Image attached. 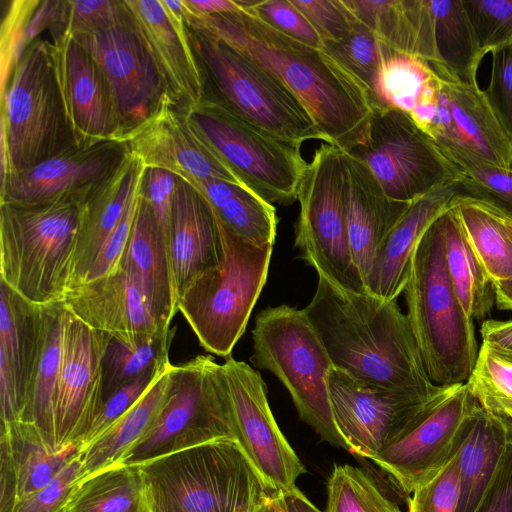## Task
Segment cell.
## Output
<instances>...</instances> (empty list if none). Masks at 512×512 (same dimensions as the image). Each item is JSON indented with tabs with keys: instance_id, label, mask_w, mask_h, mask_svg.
I'll list each match as a JSON object with an SVG mask.
<instances>
[{
	"instance_id": "6da1fadb",
	"label": "cell",
	"mask_w": 512,
	"mask_h": 512,
	"mask_svg": "<svg viewBox=\"0 0 512 512\" xmlns=\"http://www.w3.org/2000/svg\"><path fill=\"white\" fill-rule=\"evenodd\" d=\"M183 13L190 30L228 43L278 78L307 108L327 144L349 152L365 140L372 113L368 93L324 49L286 36L242 8L199 15L183 5Z\"/></svg>"
},
{
	"instance_id": "7a4b0ae2",
	"label": "cell",
	"mask_w": 512,
	"mask_h": 512,
	"mask_svg": "<svg viewBox=\"0 0 512 512\" xmlns=\"http://www.w3.org/2000/svg\"><path fill=\"white\" fill-rule=\"evenodd\" d=\"M302 310L333 366L355 379L422 401L447 388L431 381L407 314L396 300L347 291L319 276Z\"/></svg>"
},
{
	"instance_id": "3957f363",
	"label": "cell",
	"mask_w": 512,
	"mask_h": 512,
	"mask_svg": "<svg viewBox=\"0 0 512 512\" xmlns=\"http://www.w3.org/2000/svg\"><path fill=\"white\" fill-rule=\"evenodd\" d=\"M407 317L431 381L439 387L467 383L479 348L474 321L452 285L438 218L420 240L404 288Z\"/></svg>"
},
{
	"instance_id": "277c9868",
	"label": "cell",
	"mask_w": 512,
	"mask_h": 512,
	"mask_svg": "<svg viewBox=\"0 0 512 512\" xmlns=\"http://www.w3.org/2000/svg\"><path fill=\"white\" fill-rule=\"evenodd\" d=\"M140 467L149 503L163 512H253L279 491L232 439L187 448Z\"/></svg>"
},
{
	"instance_id": "5b68a950",
	"label": "cell",
	"mask_w": 512,
	"mask_h": 512,
	"mask_svg": "<svg viewBox=\"0 0 512 512\" xmlns=\"http://www.w3.org/2000/svg\"><path fill=\"white\" fill-rule=\"evenodd\" d=\"M1 181L77 148L51 52L36 39L24 50L1 98Z\"/></svg>"
},
{
	"instance_id": "8992f818",
	"label": "cell",
	"mask_w": 512,
	"mask_h": 512,
	"mask_svg": "<svg viewBox=\"0 0 512 512\" xmlns=\"http://www.w3.org/2000/svg\"><path fill=\"white\" fill-rule=\"evenodd\" d=\"M78 224L76 205L0 203V281L33 304L63 302Z\"/></svg>"
},
{
	"instance_id": "52a82bcc",
	"label": "cell",
	"mask_w": 512,
	"mask_h": 512,
	"mask_svg": "<svg viewBox=\"0 0 512 512\" xmlns=\"http://www.w3.org/2000/svg\"><path fill=\"white\" fill-rule=\"evenodd\" d=\"M189 31L205 98L284 141L326 143L307 108L278 78L228 43Z\"/></svg>"
},
{
	"instance_id": "ba28073f",
	"label": "cell",
	"mask_w": 512,
	"mask_h": 512,
	"mask_svg": "<svg viewBox=\"0 0 512 512\" xmlns=\"http://www.w3.org/2000/svg\"><path fill=\"white\" fill-rule=\"evenodd\" d=\"M215 220L222 260L185 288L177 308L201 346L226 358L245 332L266 283L273 245L253 244Z\"/></svg>"
},
{
	"instance_id": "9c48e42d",
	"label": "cell",
	"mask_w": 512,
	"mask_h": 512,
	"mask_svg": "<svg viewBox=\"0 0 512 512\" xmlns=\"http://www.w3.org/2000/svg\"><path fill=\"white\" fill-rule=\"evenodd\" d=\"M252 364L288 390L300 418L324 440L348 451L331 407L333 363L303 310L282 304L262 310L252 330Z\"/></svg>"
},
{
	"instance_id": "30bf717a",
	"label": "cell",
	"mask_w": 512,
	"mask_h": 512,
	"mask_svg": "<svg viewBox=\"0 0 512 512\" xmlns=\"http://www.w3.org/2000/svg\"><path fill=\"white\" fill-rule=\"evenodd\" d=\"M295 246L302 259L336 286L366 291L351 249L346 211L343 151L330 144L315 150L300 182Z\"/></svg>"
},
{
	"instance_id": "8fae6325",
	"label": "cell",
	"mask_w": 512,
	"mask_h": 512,
	"mask_svg": "<svg viewBox=\"0 0 512 512\" xmlns=\"http://www.w3.org/2000/svg\"><path fill=\"white\" fill-rule=\"evenodd\" d=\"M221 439L235 440L221 364L198 355L174 365L165 404L120 463L143 465Z\"/></svg>"
},
{
	"instance_id": "7c38bea8",
	"label": "cell",
	"mask_w": 512,
	"mask_h": 512,
	"mask_svg": "<svg viewBox=\"0 0 512 512\" xmlns=\"http://www.w3.org/2000/svg\"><path fill=\"white\" fill-rule=\"evenodd\" d=\"M182 110L242 184L272 205L297 200L308 165L301 145L279 139L205 97Z\"/></svg>"
},
{
	"instance_id": "4fadbf2b",
	"label": "cell",
	"mask_w": 512,
	"mask_h": 512,
	"mask_svg": "<svg viewBox=\"0 0 512 512\" xmlns=\"http://www.w3.org/2000/svg\"><path fill=\"white\" fill-rule=\"evenodd\" d=\"M348 153L395 201L412 202L459 176L433 139L397 108H372L365 140Z\"/></svg>"
},
{
	"instance_id": "5bb4252c",
	"label": "cell",
	"mask_w": 512,
	"mask_h": 512,
	"mask_svg": "<svg viewBox=\"0 0 512 512\" xmlns=\"http://www.w3.org/2000/svg\"><path fill=\"white\" fill-rule=\"evenodd\" d=\"M409 115L444 155L457 154L512 170V143L477 82H459L433 69Z\"/></svg>"
},
{
	"instance_id": "9a60e30c",
	"label": "cell",
	"mask_w": 512,
	"mask_h": 512,
	"mask_svg": "<svg viewBox=\"0 0 512 512\" xmlns=\"http://www.w3.org/2000/svg\"><path fill=\"white\" fill-rule=\"evenodd\" d=\"M475 404L466 383L445 388L401 436L370 460L405 493H413L460 450Z\"/></svg>"
},
{
	"instance_id": "2e32d148",
	"label": "cell",
	"mask_w": 512,
	"mask_h": 512,
	"mask_svg": "<svg viewBox=\"0 0 512 512\" xmlns=\"http://www.w3.org/2000/svg\"><path fill=\"white\" fill-rule=\"evenodd\" d=\"M221 369L235 440L272 488H295L306 470L277 425L261 375L231 355Z\"/></svg>"
},
{
	"instance_id": "e0dca14e",
	"label": "cell",
	"mask_w": 512,
	"mask_h": 512,
	"mask_svg": "<svg viewBox=\"0 0 512 512\" xmlns=\"http://www.w3.org/2000/svg\"><path fill=\"white\" fill-rule=\"evenodd\" d=\"M328 386L333 417L348 451L368 459L401 436L433 400L365 384L334 366Z\"/></svg>"
},
{
	"instance_id": "ac0fdd59",
	"label": "cell",
	"mask_w": 512,
	"mask_h": 512,
	"mask_svg": "<svg viewBox=\"0 0 512 512\" xmlns=\"http://www.w3.org/2000/svg\"><path fill=\"white\" fill-rule=\"evenodd\" d=\"M111 335L89 327L64 305L55 397L56 446L80 444L103 403L102 360Z\"/></svg>"
},
{
	"instance_id": "d6986e66",
	"label": "cell",
	"mask_w": 512,
	"mask_h": 512,
	"mask_svg": "<svg viewBox=\"0 0 512 512\" xmlns=\"http://www.w3.org/2000/svg\"><path fill=\"white\" fill-rule=\"evenodd\" d=\"M128 151L119 141L75 148L0 182V203L24 207L80 206L121 164Z\"/></svg>"
},
{
	"instance_id": "ffe728a7",
	"label": "cell",
	"mask_w": 512,
	"mask_h": 512,
	"mask_svg": "<svg viewBox=\"0 0 512 512\" xmlns=\"http://www.w3.org/2000/svg\"><path fill=\"white\" fill-rule=\"evenodd\" d=\"M74 38L101 69L124 136L143 122L167 94L155 64L128 16L123 24Z\"/></svg>"
},
{
	"instance_id": "44dd1931",
	"label": "cell",
	"mask_w": 512,
	"mask_h": 512,
	"mask_svg": "<svg viewBox=\"0 0 512 512\" xmlns=\"http://www.w3.org/2000/svg\"><path fill=\"white\" fill-rule=\"evenodd\" d=\"M120 142L145 168L169 171L185 182L217 179L241 183L168 94Z\"/></svg>"
},
{
	"instance_id": "7402d4cb",
	"label": "cell",
	"mask_w": 512,
	"mask_h": 512,
	"mask_svg": "<svg viewBox=\"0 0 512 512\" xmlns=\"http://www.w3.org/2000/svg\"><path fill=\"white\" fill-rule=\"evenodd\" d=\"M129 23L148 51L169 97L181 108L205 94L181 0H123Z\"/></svg>"
},
{
	"instance_id": "603a6c76",
	"label": "cell",
	"mask_w": 512,
	"mask_h": 512,
	"mask_svg": "<svg viewBox=\"0 0 512 512\" xmlns=\"http://www.w3.org/2000/svg\"><path fill=\"white\" fill-rule=\"evenodd\" d=\"M52 37L56 79L77 148L120 141L121 124L98 64L74 37L66 34Z\"/></svg>"
},
{
	"instance_id": "cb8c5ba5",
	"label": "cell",
	"mask_w": 512,
	"mask_h": 512,
	"mask_svg": "<svg viewBox=\"0 0 512 512\" xmlns=\"http://www.w3.org/2000/svg\"><path fill=\"white\" fill-rule=\"evenodd\" d=\"M43 305L33 304L0 281V419L19 421L37 371Z\"/></svg>"
},
{
	"instance_id": "d4e9b609",
	"label": "cell",
	"mask_w": 512,
	"mask_h": 512,
	"mask_svg": "<svg viewBox=\"0 0 512 512\" xmlns=\"http://www.w3.org/2000/svg\"><path fill=\"white\" fill-rule=\"evenodd\" d=\"M168 255L176 303L185 288L199 275L218 266L223 256L211 208L179 177L172 203Z\"/></svg>"
},
{
	"instance_id": "484cf974",
	"label": "cell",
	"mask_w": 512,
	"mask_h": 512,
	"mask_svg": "<svg viewBox=\"0 0 512 512\" xmlns=\"http://www.w3.org/2000/svg\"><path fill=\"white\" fill-rule=\"evenodd\" d=\"M63 303L89 327L112 336L165 329L136 282L121 269L70 287Z\"/></svg>"
},
{
	"instance_id": "4316f807",
	"label": "cell",
	"mask_w": 512,
	"mask_h": 512,
	"mask_svg": "<svg viewBox=\"0 0 512 512\" xmlns=\"http://www.w3.org/2000/svg\"><path fill=\"white\" fill-rule=\"evenodd\" d=\"M458 195L463 191L457 179L411 202L377 252L365 281L368 293L387 301L397 300L409 279L420 240Z\"/></svg>"
},
{
	"instance_id": "83f0119b",
	"label": "cell",
	"mask_w": 512,
	"mask_h": 512,
	"mask_svg": "<svg viewBox=\"0 0 512 512\" xmlns=\"http://www.w3.org/2000/svg\"><path fill=\"white\" fill-rule=\"evenodd\" d=\"M79 452L76 445L54 450L31 423L1 425L0 512L45 487Z\"/></svg>"
},
{
	"instance_id": "f1b7e54d",
	"label": "cell",
	"mask_w": 512,
	"mask_h": 512,
	"mask_svg": "<svg viewBox=\"0 0 512 512\" xmlns=\"http://www.w3.org/2000/svg\"><path fill=\"white\" fill-rule=\"evenodd\" d=\"M343 161L349 239L365 284L382 242L411 202L387 197L368 167L350 153L343 151Z\"/></svg>"
},
{
	"instance_id": "f546056e",
	"label": "cell",
	"mask_w": 512,
	"mask_h": 512,
	"mask_svg": "<svg viewBox=\"0 0 512 512\" xmlns=\"http://www.w3.org/2000/svg\"><path fill=\"white\" fill-rule=\"evenodd\" d=\"M145 169L128 152L118 168L79 206L69 288L86 280L105 242L120 221L134 186Z\"/></svg>"
},
{
	"instance_id": "4dcf8cb0",
	"label": "cell",
	"mask_w": 512,
	"mask_h": 512,
	"mask_svg": "<svg viewBox=\"0 0 512 512\" xmlns=\"http://www.w3.org/2000/svg\"><path fill=\"white\" fill-rule=\"evenodd\" d=\"M118 269L125 271L136 282L161 326L170 328L178 308L168 247L151 206L142 196V190Z\"/></svg>"
},
{
	"instance_id": "1f68e13d",
	"label": "cell",
	"mask_w": 512,
	"mask_h": 512,
	"mask_svg": "<svg viewBox=\"0 0 512 512\" xmlns=\"http://www.w3.org/2000/svg\"><path fill=\"white\" fill-rule=\"evenodd\" d=\"M356 19L389 48L439 64L428 0H343Z\"/></svg>"
},
{
	"instance_id": "d6a6232c",
	"label": "cell",
	"mask_w": 512,
	"mask_h": 512,
	"mask_svg": "<svg viewBox=\"0 0 512 512\" xmlns=\"http://www.w3.org/2000/svg\"><path fill=\"white\" fill-rule=\"evenodd\" d=\"M512 435V426L476 401L458 454L460 496L457 512H475L490 485Z\"/></svg>"
},
{
	"instance_id": "836d02e7",
	"label": "cell",
	"mask_w": 512,
	"mask_h": 512,
	"mask_svg": "<svg viewBox=\"0 0 512 512\" xmlns=\"http://www.w3.org/2000/svg\"><path fill=\"white\" fill-rule=\"evenodd\" d=\"M207 202L216 219L234 234L256 245H274L275 207L242 183L217 179L186 182Z\"/></svg>"
},
{
	"instance_id": "e575fe53",
	"label": "cell",
	"mask_w": 512,
	"mask_h": 512,
	"mask_svg": "<svg viewBox=\"0 0 512 512\" xmlns=\"http://www.w3.org/2000/svg\"><path fill=\"white\" fill-rule=\"evenodd\" d=\"M173 367L170 363L149 391L125 415L80 450L78 482L120 463L128 449L149 430L168 398Z\"/></svg>"
},
{
	"instance_id": "d590c367",
	"label": "cell",
	"mask_w": 512,
	"mask_h": 512,
	"mask_svg": "<svg viewBox=\"0 0 512 512\" xmlns=\"http://www.w3.org/2000/svg\"><path fill=\"white\" fill-rule=\"evenodd\" d=\"M450 280L467 315L483 320L495 302L492 282L471 248L456 212L450 206L438 217Z\"/></svg>"
},
{
	"instance_id": "8d00e7d4",
	"label": "cell",
	"mask_w": 512,
	"mask_h": 512,
	"mask_svg": "<svg viewBox=\"0 0 512 512\" xmlns=\"http://www.w3.org/2000/svg\"><path fill=\"white\" fill-rule=\"evenodd\" d=\"M63 311V302L43 305V337L37 371L19 420L33 424L54 450H57L55 397L62 356Z\"/></svg>"
},
{
	"instance_id": "74e56055",
	"label": "cell",
	"mask_w": 512,
	"mask_h": 512,
	"mask_svg": "<svg viewBox=\"0 0 512 512\" xmlns=\"http://www.w3.org/2000/svg\"><path fill=\"white\" fill-rule=\"evenodd\" d=\"M64 512H150L140 465L118 463L77 482Z\"/></svg>"
},
{
	"instance_id": "f35d334b",
	"label": "cell",
	"mask_w": 512,
	"mask_h": 512,
	"mask_svg": "<svg viewBox=\"0 0 512 512\" xmlns=\"http://www.w3.org/2000/svg\"><path fill=\"white\" fill-rule=\"evenodd\" d=\"M434 18L436 71L463 83H476L482 60L461 0H428Z\"/></svg>"
},
{
	"instance_id": "ab89813d",
	"label": "cell",
	"mask_w": 512,
	"mask_h": 512,
	"mask_svg": "<svg viewBox=\"0 0 512 512\" xmlns=\"http://www.w3.org/2000/svg\"><path fill=\"white\" fill-rule=\"evenodd\" d=\"M175 328L151 333L112 336L102 360L103 401L121 386L149 371L166 365Z\"/></svg>"
},
{
	"instance_id": "60d3db41",
	"label": "cell",
	"mask_w": 512,
	"mask_h": 512,
	"mask_svg": "<svg viewBox=\"0 0 512 512\" xmlns=\"http://www.w3.org/2000/svg\"><path fill=\"white\" fill-rule=\"evenodd\" d=\"M465 236L493 285L512 281V239L483 203L458 195L451 202Z\"/></svg>"
},
{
	"instance_id": "b9f144b4",
	"label": "cell",
	"mask_w": 512,
	"mask_h": 512,
	"mask_svg": "<svg viewBox=\"0 0 512 512\" xmlns=\"http://www.w3.org/2000/svg\"><path fill=\"white\" fill-rule=\"evenodd\" d=\"M432 75L426 61L390 48L380 68L371 108H397L410 114Z\"/></svg>"
},
{
	"instance_id": "7bdbcfd3",
	"label": "cell",
	"mask_w": 512,
	"mask_h": 512,
	"mask_svg": "<svg viewBox=\"0 0 512 512\" xmlns=\"http://www.w3.org/2000/svg\"><path fill=\"white\" fill-rule=\"evenodd\" d=\"M324 512H402L363 469L335 465L327 483Z\"/></svg>"
},
{
	"instance_id": "ee69618b",
	"label": "cell",
	"mask_w": 512,
	"mask_h": 512,
	"mask_svg": "<svg viewBox=\"0 0 512 512\" xmlns=\"http://www.w3.org/2000/svg\"><path fill=\"white\" fill-rule=\"evenodd\" d=\"M466 384L482 408L512 426V360L481 345Z\"/></svg>"
},
{
	"instance_id": "f6af8a7d",
	"label": "cell",
	"mask_w": 512,
	"mask_h": 512,
	"mask_svg": "<svg viewBox=\"0 0 512 512\" xmlns=\"http://www.w3.org/2000/svg\"><path fill=\"white\" fill-rule=\"evenodd\" d=\"M323 49L364 86L372 102L380 68L390 48L370 28L357 20L352 32L344 40L325 44Z\"/></svg>"
},
{
	"instance_id": "bcb514c9",
	"label": "cell",
	"mask_w": 512,
	"mask_h": 512,
	"mask_svg": "<svg viewBox=\"0 0 512 512\" xmlns=\"http://www.w3.org/2000/svg\"><path fill=\"white\" fill-rule=\"evenodd\" d=\"M459 172L463 195L512 217V170L457 154H446Z\"/></svg>"
},
{
	"instance_id": "7dc6e473",
	"label": "cell",
	"mask_w": 512,
	"mask_h": 512,
	"mask_svg": "<svg viewBox=\"0 0 512 512\" xmlns=\"http://www.w3.org/2000/svg\"><path fill=\"white\" fill-rule=\"evenodd\" d=\"M127 13L123 0H58L52 36L92 34L123 24Z\"/></svg>"
},
{
	"instance_id": "c3c4849f",
	"label": "cell",
	"mask_w": 512,
	"mask_h": 512,
	"mask_svg": "<svg viewBox=\"0 0 512 512\" xmlns=\"http://www.w3.org/2000/svg\"><path fill=\"white\" fill-rule=\"evenodd\" d=\"M482 57L512 45V0H461Z\"/></svg>"
},
{
	"instance_id": "681fc988",
	"label": "cell",
	"mask_w": 512,
	"mask_h": 512,
	"mask_svg": "<svg viewBox=\"0 0 512 512\" xmlns=\"http://www.w3.org/2000/svg\"><path fill=\"white\" fill-rule=\"evenodd\" d=\"M245 11L280 33L308 46L323 49V41L291 0H235Z\"/></svg>"
},
{
	"instance_id": "f907efd6",
	"label": "cell",
	"mask_w": 512,
	"mask_h": 512,
	"mask_svg": "<svg viewBox=\"0 0 512 512\" xmlns=\"http://www.w3.org/2000/svg\"><path fill=\"white\" fill-rule=\"evenodd\" d=\"M41 1L13 0L10 2L0 30L1 98L13 71L27 48V29Z\"/></svg>"
},
{
	"instance_id": "816d5d0a",
	"label": "cell",
	"mask_w": 512,
	"mask_h": 512,
	"mask_svg": "<svg viewBox=\"0 0 512 512\" xmlns=\"http://www.w3.org/2000/svg\"><path fill=\"white\" fill-rule=\"evenodd\" d=\"M169 364L150 369L105 399L81 441L80 450L104 434L125 415L149 391Z\"/></svg>"
},
{
	"instance_id": "f5cc1de1",
	"label": "cell",
	"mask_w": 512,
	"mask_h": 512,
	"mask_svg": "<svg viewBox=\"0 0 512 512\" xmlns=\"http://www.w3.org/2000/svg\"><path fill=\"white\" fill-rule=\"evenodd\" d=\"M459 451L434 477L414 490L409 499L408 512H457L460 496Z\"/></svg>"
},
{
	"instance_id": "db71d44e",
	"label": "cell",
	"mask_w": 512,
	"mask_h": 512,
	"mask_svg": "<svg viewBox=\"0 0 512 512\" xmlns=\"http://www.w3.org/2000/svg\"><path fill=\"white\" fill-rule=\"evenodd\" d=\"M291 1L317 31L323 45L344 40L357 21L343 0Z\"/></svg>"
},
{
	"instance_id": "11a10c76",
	"label": "cell",
	"mask_w": 512,
	"mask_h": 512,
	"mask_svg": "<svg viewBox=\"0 0 512 512\" xmlns=\"http://www.w3.org/2000/svg\"><path fill=\"white\" fill-rule=\"evenodd\" d=\"M483 92L499 125L512 143V45L492 52L490 82Z\"/></svg>"
},
{
	"instance_id": "9f6ffc18",
	"label": "cell",
	"mask_w": 512,
	"mask_h": 512,
	"mask_svg": "<svg viewBox=\"0 0 512 512\" xmlns=\"http://www.w3.org/2000/svg\"><path fill=\"white\" fill-rule=\"evenodd\" d=\"M144 173L145 171L137 180L120 221L105 242L84 282L106 276L118 269L133 226L136 209L141 195Z\"/></svg>"
},
{
	"instance_id": "6f0895ef",
	"label": "cell",
	"mask_w": 512,
	"mask_h": 512,
	"mask_svg": "<svg viewBox=\"0 0 512 512\" xmlns=\"http://www.w3.org/2000/svg\"><path fill=\"white\" fill-rule=\"evenodd\" d=\"M79 475L80 459L77 455L45 487L19 500L11 512H64Z\"/></svg>"
},
{
	"instance_id": "680465c9",
	"label": "cell",
	"mask_w": 512,
	"mask_h": 512,
	"mask_svg": "<svg viewBox=\"0 0 512 512\" xmlns=\"http://www.w3.org/2000/svg\"><path fill=\"white\" fill-rule=\"evenodd\" d=\"M177 177L166 170L146 168L142 180V196L151 206L168 247L172 203Z\"/></svg>"
},
{
	"instance_id": "91938a15",
	"label": "cell",
	"mask_w": 512,
	"mask_h": 512,
	"mask_svg": "<svg viewBox=\"0 0 512 512\" xmlns=\"http://www.w3.org/2000/svg\"><path fill=\"white\" fill-rule=\"evenodd\" d=\"M475 512H512V435L501 463Z\"/></svg>"
},
{
	"instance_id": "94428289",
	"label": "cell",
	"mask_w": 512,
	"mask_h": 512,
	"mask_svg": "<svg viewBox=\"0 0 512 512\" xmlns=\"http://www.w3.org/2000/svg\"><path fill=\"white\" fill-rule=\"evenodd\" d=\"M480 332L483 346L512 360V320H484Z\"/></svg>"
},
{
	"instance_id": "6125c7cd",
	"label": "cell",
	"mask_w": 512,
	"mask_h": 512,
	"mask_svg": "<svg viewBox=\"0 0 512 512\" xmlns=\"http://www.w3.org/2000/svg\"><path fill=\"white\" fill-rule=\"evenodd\" d=\"M182 2L188 11L199 15H212L241 10V7L235 0H182Z\"/></svg>"
},
{
	"instance_id": "be15d7a7",
	"label": "cell",
	"mask_w": 512,
	"mask_h": 512,
	"mask_svg": "<svg viewBox=\"0 0 512 512\" xmlns=\"http://www.w3.org/2000/svg\"><path fill=\"white\" fill-rule=\"evenodd\" d=\"M485 205V204H484ZM502 222L512 239V217L486 205ZM495 302L499 309L512 311V281L493 285Z\"/></svg>"
},
{
	"instance_id": "e7e4bbea",
	"label": "cell",
	"mask_w": 512,
	"mask_h": 512,
	"mask_svg": "<svg viewBox=\"0 0 512 512\" xmlns=\"http://www.w3.org/2000/svg\"><path fill=\"white\" fill-rule=\"evenodd\" d=\"M288 512H322L297 487L283 491Z\"/></svg>"
},
{
	"instance_id": "03108f58",
	"label": "cell",
	"mask_w": 512,
	"mask_h": 512,
	"mask_svg": "<svg viewBox=\"0 0 512 512\" xmlns=\"http://www.w3.org/2000/svg\"><path fill=\"white\" fill-rule=\"evenodd\" d=\"M253 512H288L283 491H275L268 495Z\"/></svg>"
},
{
	"instance_id": "003e7915",
	"label": "cell",
	"mask_w": 512,
	"mask_h": 512,
	"mask_svg": "<svg viewBox=\"0 0 512 512\" xmlns=\"http://www.w3.org/2000/svg\"><path fill=\"white\" fill-rule=\"evenodd\" d=\"M149 506H150V512H163L159 508L155 507L154 505H152L150 503H149Z\"/></svg>"
}]
</instances>
